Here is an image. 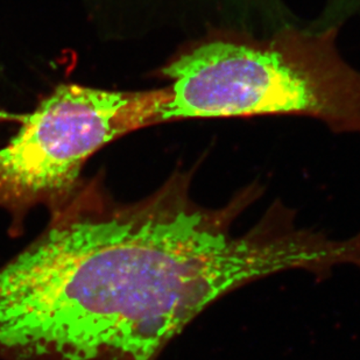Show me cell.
<instances>
[{"mask_svg":"<svg viewBox=\"0 0 360 360\" xmlns=\"http://www.w3.org/2000/svg\"><path fill=\"white\" fill-rule=\"evenodd\" d=\"M338 31L296 21L266 34L212 28L161 70V122L285 115L360 133V72L340 55Z\"/></svg>","mask_w":360,"mask_h":360,"instance_id":"cell-2","label":"cell"},{"mask_svg":"<svg viewBox=\"0 0 360 360\" xmlns=\"http://www.w3.org/2000/svg\"><path fill=\"white\" fill-rule=\"evenodd\" d=\"M358 14H360V0H326L317 19L326 27L340 28Z\"/></svg>","mask_w":360,"mask_h":360,"instance_id":"cell-4","label":"cell"},{"mask_svg":"<svg viewBox=\"0 0 360 360\" xmlns=\"http://www.w3.org/2000/svg\"><path fill=\"white\" fill-rule=\"evenodd\" d=\"M189 191L180 173L134 203L81 184L0 269V360H157L223 280Z\"/></svg>","mask_w":360,"mask_h":360,"instance_id":"cell-1","label":"cell"},{"mask_svg":"<svg viewBox=\"0 0 360 360\" xmlns=\"http://www.w3.org/2000/svg\"><path fill=\"white\" fill-rule=\"evenodd\" d=\"M195 3L204 4L212 7L219 15H237L248 13L260 6L266 0H193Z\"/></svg>","mask_w":360,"mask_h":360,"instance_id":"cell-5","label":"cell"},{"mask_svg":"<svg viewBox=\"0 0 360 360\" xmlns=\"http://www.w3.org/2000/svg\"><path fill=\"white\" fill-rule=\"evenodd\" d=\"M166 89L109 91L61 85L0 148V207L20 231L34 207L58 210L75 194L85 161L106 143L161 122Z\"/></svg>","mask_w":360,"mask_h":360,"instance_id":"cell-3","label":"cell"}]
</instances>
